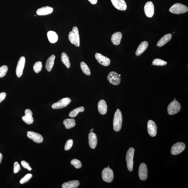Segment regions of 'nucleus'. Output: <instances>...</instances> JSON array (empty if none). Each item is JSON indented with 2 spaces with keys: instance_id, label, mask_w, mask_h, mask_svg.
<instances>
[{
  "instance_id": "nucleus-1",
  "label": "nucleus",
  "mask_w": 188,
  "mask_h": 188,
  "mask_svg": "<svg viewBox=\"0 0 188 188\" xmlns=\"http://www.w3.org/2000/svg\"><path fill=\"white\" fill-rule=\"evenodd\" d=\"M122 120L121 112L119 109H117L115 112L113 119V129L115 132H119L121 129Z\"/></svg>"
},
{
  "instance_id": "nucleus-2",
  "label": "nucleus",
  "mask_w": 188,
  "mask_h": 188,
  "mask_svg": "<svg viewBox=\"0 0 188 188\" xmlns=\"http://www.w3.org/2000/svg\"><path fill=\"white\" fill-rule=\"evenodd\" d=\"M69 41L71 44L77 47L80 46V36L79 30L77 27H74L72 31L70 32L68 35Z\"/></svg>"
},
{
  "instance_id": "nucleus-3",
  "label": "nucleus",
  "mask_w": 188,
  "mask_h": 188,
  "mask_svg": "<svg viewBox=\"0 0 188 188\" xmlns=\"http://www.w3.org/2000/svg\"><path fill=\"white\" fill-rule=\"evenodd\" d=\"M188 11L187 6L180 3H176L169 9V11L173 14H179L185 13Z\"/></svg>"
},
{
  "instance_id": "nucleus-4",
  "label": "nucleus",
  "mask_w": 188,
  "mask_h": 188,
  "mask_svg": "<svg viewBox=\"0 0 188 188\" xmlns=\"http://www.w3.org/2000/svg\"><path fill=\"white\" fill-rule=\"evenodd\" d=\"M134 148L131 147L128 149L126 153V160L127 166L129 171L130 172H132L133 169V158L134 157Z\"/></svg>"
},
{
  "instance_id": "nucleus-5",
  "label": "nucleus",
  "mask_w": 188,
  "mask_h": 188,
  "mask_svg": "<svg viewBox=\"0 0 188 188\" xmlns=\"http://www.w3.org/2000/svg\"><path fill=\"white\" fill-rule=\"evenodd\" d=\"M181 106L180 103L176 100H174L169 103L168 107V112L169 114L174 115L180 111Z\"/></svg>"
},
{
  "instance_id": "nucleus-6",
  "label": "nucleus",
  "mask_w": 188,
  "mask_h": 188,
  "mask_svg": "<svg viewBox=\"0 0 188 188\" xmlns=\"http://www.w3.org/2000/svg\"><path fill=\"white\" fill-rule=\"evenodd\" d=\"M103 180L107 183H111L114 179V173L111 169L106 168L103 169L102 172Z\"/></svg>"
},
{
  "instance_id": "nucleus-7",
  "label": "nucleus",
  "mask_w": 188,
  "mask_h": 188,
  "mask_svg": "<svg viewBox=\"0 0 188 188\" xmlns=\"http://www.w3.org/2000/svg\"><path fill=\"white\" fill-rule=\"evenodd\" d=\"M186 145L184 143L178 142L172 146L171 149V153L173 155H177L182 153L184 150Z\"/></svg>"
},
{
  "instance_id": "nucleus-8",
  "label": "nucleus",
  "mask_w": 188,
  "mask_h": 188,
  "mask_svg": "<svg viewBox=\"0 0 188 188\" xmlns=\"http://www.w3.org/2000/svg\"><path fill=\"white\" fill-rule=\"evenodd\" d=\"M108 81L114 85H119L121 82V78L118 74L115 71H111L109 73L107 77Z\"/></svg>"
},
{
  "instance_id": "nucleus-9",
  "label": "nucleus",
  "mask_w": 188,
  "mask_h": 188,
  "mask_svg": "<svg viewBox=\"0 0 188 188\" xmlns=\"http://www.w3.org/2000/svg\"><path fill=\"white\" fill-rule=\"evenodd\" d=\"M71 102V100L69 98H63L58 102L54 103L52 106V108L59 109L66 107Z\"/></svg>"
},
{
  "instance_id": "nucleus-10",
  "label": "nucleus",
  "mask_w": 188,
  "mask_h": 188,
  "mask_svg": "<svg viewBox=\"0 0 188 188\" xmlns=\"http://www.w3.org/2000/svg\"><path fill=\"white\" fill-rule=\"evenodd\" d=\"M26 59L24 56H22L18 61L16 68V75L18 77H22L25 67Z\"/></svg>"
},
{
  "instance_id": "nucleus-11",
  "label": "nucleus",
  "mask_w": 188,
  "mask_h": 188,
  "mask_svg": "<svg viewBox=\"0 0 188 188\" xmlns=\"http://www.w3.org/2000/svg\"><path fill=\"white\" fill-rule=\"evenodd\" d=\"M144 12L147 17H152L155 12V8L153 4L152 1L147 2L144 6Z\"/></svg>"
},
{
  "instance_id": "nucleus-12",
  "label": "nucleus",
  "mask_w": 188,
  "mask_h": 188,
  "mask_svg": "<svg viewBox=\"0 0 188 188\" xmlns=\"http://www.w3.org/2000/svg\"><path fill=\"white\" fill-rule=\"evenodd\" d=\"M138 174L139 178L141 181H144L147 179L148 170L147 166L145 163H141L139 166Z\"/></svg>"
},
{
  "instance_id": "nucleus-13",
  "label": "nucleus",
  "mask_w": 188,
  "mask_h": 188,
  "mask_svg": "<svg viewBox=\"0 0 188 188\" xmlns=\"http://www.w3.org/2000/svg\"><path fill=\"white\" fill-rule=\"evenodd\" d=\"M95 57L98 63L103 66H107L110 64V59L102 54L97 53L95 54Z\"/></svg>"
},
{
  "instance_id": "nucleus-14",
  "label": "nucleus",
  "mask_w": 188,
  "mask_h": 188,
  "mask_svg": "<svg viewBox=\"0 0 188 188\" xmlns=\"http://www.w3.org/2000/svg\"><path fill=\"white\" fill-rule=\"evenodd\" d=\"M27 137L32 140L34 142L38 143H41L43 142V138L41 135L37 133L33 132H27Z\"/></svg>"
},
{
  "instance_id": "nucleus-15",
  "label": "nucleus",
  "mask_w": 188,
  "mask_h": 188,
  "mask_svg": "<svg viewBox=\"0 0 188 188\" xmlns=\"http://www.w3.org/2000/svg\"><path fill=\"white\" fill-rule=\"evenodd\" d=\"M157 129L155 122L152 120H149L147 123V130L150 136L155 137L157 134Z\"/></svg>"
},
{
  "instance_id": "nucleus-16",
  "label": "nucleus",
  "mask_w": 188,
  "mask_h": 188,
  "mask_svg": "<svg viewBox=\"0 0 188 188\" xmlns=\"http://www.w3.org/2000/svg\"><path fill=\"white\" fill-rule=\"evenodd\" d=\"M113 5L117 9L125 10L127 9V5L124 0H111Z\"/></svg>"
},
{
  "instance_id": "nucleus-17",
  "label": "nucleus",
  "mask_w": 188,
  "mask_h": 188,
  "mask_svg": "<svg viewBox=\"0 0 188 188\" xmlns=\"http://www.w3.org/2000/svg\"><path fill=\"white\" fill-rule=\"evenodd\" d=\"M53 8L50 6H45L38 9L36 13L39 16H45L50 14L53 12Z\"/></svg>"
},
{
  "instance_id": "nucleus-18",
  "label": "nucleus",
  "mask_w": 188,
  "mask_h": 188,
  "mask_svg": "<svg viewBox=\"0 0 188 188\" xmlns=\"http://www.w3.org/2000/svg\"><path fill=\"white\" fill-rule=\"evenodd\" d=\"M88 139L90 147L92 149L96 148L98 142L96 134L94 132L90 133L88 134Z\"/></svg>"
},
{
  "instance_id": "nucleus-19",
  "label": "nucleus",
  "mask_w": 188,
  "mask_h": 188,
  "mask_svg": "<svg viewBox=\"0 0 188 188\" xmlns=\"http://www.w3.org/2000/svg\"><path fill=\"white\" fill-rule=\"evenodd\" d=\"M98 108L99 113L101 115H105L107 112V106L106 102L104 100L99 101L98 104Z\"/></svg>"
},
{
  "instance_id": "nucleus-20",
  "label": "nucleus",
  "mask_w": 188,
  "mask_h": 188,
  "mask_svg": "<svg viewBox=\"0 0 188 188\" xmlns=\"http://www.w3.org/2000/svg\"><path fill=\"white\" fill-rule=\"evenodd\" d=\"M172 35L171 33H168L162 37L158 42L157 46L158 47H161L167 43L172 39Z\"/></svg>"
},
{
  "instance_id": "nucleus-21",
  "label": "nucleus",
  "mask_w": 188,
  "mask_h": 188,
  "mask_svg": "<svg viewBox=\"0 0 188 188\" xmlns=\"http://www.w3.org/2000/svg\"><path fill=\"white\" fill-rule=\"evenodd\" d=\"M122 38V33L120 32H117L112 35L111 41L112 43L115 45H119Z\"/></svg>"
},
{
  "instance_id": "nucleus-22",
  "label": "nucleus",
  "mask_w": 188,
  "mask_h": 188,
  "mask_svg": "<svg viewBox=\"0 0 188 188\" xmlns=\"http://www.w3.org/2000/svg\"><path fill=\"white\" fill-rule=\"evenodd\" d=\"M149 43L147 41H143L141 42L137 48L136 51V56H139L141 55L147 49Z\"/></svg>"
},
{
  "instance_id": "nucleus-23",
  "label": "nucleus",
  "mask_w": 188,
  "mask_h": 188,
  "mask_svg": "<svg viewBox=\"0 0 188 188\" xmlns=\"http://www.w3.org/2000/svg\"><path fill=\"white\" fill-rule=\"evenodd\" d=\"M56 56L54 55H52L48 59L46 63L45 67L46 70L48 71H51L53 67L54 66L55 59Z\"/></svg>"
},
{
  "instance_id": "nucleus-24",
  "label": "nucleus",
  "mask_w": 188,
  "mask_h": 188,
  "mask_svg": "<svg viewBox=\"0 0 188 188\" xmlns=\"http://www.w3.org/2000/svg\"><path fill=\"white\" fill-rule=\"evenodd\" d=\"M79 181H72L63 183L62 187L63 188H77L79 187Z\"/></svg>"
},
{
  "instance_id": "nucleus-25",
  "label": "nucleus",
  "mask_w": 188,
  "mask_h": 188,
  "mask_svg": "<svg viewBox=\"0 0 188 188\" xmlns=\"http://www.w3.org/2000/svg\"><path fill=\"white\" fill-rule=\"evenodd\" d=\"M47 36L48 40L52 43H56L58 41V35L55 32L50 31L48 32Z\"/></svg>"
},
{
  "instance_id": "nucleus-26",
  "label": "nucleus",
  "mask_w": 188,
  "mask_h": 188,
  "mask_svg": "<svg viewBox=\"0 0 188 188\" xmlns=\"http://www.w3.org/2000/svg\"><path fill=\"white\" fill-rule=\"evenodd\" d=\"M63 124L65 125V128L68 129L73 128L75 126V121L74 119H67L63 121Z\"/></svg>"
},
{
  "instance_id": "nucleus-27",
  "label": "nucleus",
  "mask_w": 188,
  "mask_h": 188,
  "mask_svg": "<svg viewBox=\"0 0 188 188\" xmlns=\"http://www.w3.org/2000/svg\"><path fill=\"white\" fill-rule=\"evenodd\" d=\"M61 60L63 64L68 68H69L71 66V63L69 62V56L65 52H63L61 56Z\"/></svg>"
},
{
  "instance_id": "nucleus-28",
  "label": "nucleus",
  "mask_w": 188,
  "mask_h": 188,
  "mask_svg": "<svg viewBox=\"0 0 188 188\" xmlns=\"http://www.w3.org/2000/svg\"><path fill=\"white\" fill-rule=\"evenodd\" d=\"M84 110H85V108L83 106L77 108L69 113V117H77L79 113L84 111Z\"/></svg>"
},
{
  "instance_id": "nucleus-29",
  "label": "nucleus",
  "mask_w": 188,
  "mask_h": 188,
  "mask_svg": "<svg viewBox=\"0 0 188 188\" xmlns=\"http://www.w3.org/2000/svg\"><path fill=\"white\" fill-rule=\"evenodd\" d=\"M80 66L82 71L84 74L88 76L91 75L90 68L86 63L83 62H81L80 63Z\"/></svg>"
},
{
  "instance_id": "nucleus-30",
  "label": "nucleus",
  "mask_w": 188,
  "mask_h": 188,
  "mask_svg": "<svg viewBox=\"0 0 188 188\" xmlns=\"http://www.w3.org/2000/svg\"><path fill=\"white\" fill-rule=\"evenodd\" d=\"M22 120L25 123L30 125L33 123L34 120L32 116L25 115L22 117Z\"/></svg>"
},
{
  "instance_id": "nucleus-31",
  "label": "nucleus",
  "mask_w": 188,
  "mask_h": 188,
  "mask_svg": "<svg viewBox=\"0 0 188 188\" xmlns=\"http://www.w3.org/2000/svg\"><path fill=\"white\" fill-rule=\"evenodd\" d=\"M166 62L165 61L160 59H156L154 60L152 62V65L157 66H164L167 64Z\"/></svg>"
},
{
  "instance_id": "nucleus-32",
  "label": "nucleus",
  "mask_w": 188,
  "mask_h": 188,
  "mask_svg": "<svg viewBox=\"0 0 188 188\" xmlns=\"http://www.w3.org/2000/svg\"><path fill=\"white\" fill-rule=\"evenodd\" d=\"M42 63L41 62H38L35 63L33 66V69L36 73L40 72L42 70Z\"/></svg>"
},
{
  "instance_id": "nucleus-33",
  "label": "nucleus",
  "mask_w": 188,
  "mask_h": 188,
  "mask_svg": "<svg viewBox=\"0 0 188 188\" xmlns=\"http://www.w3.org/2000/svg\"><path fill=\"white\" fill-rule=\"evenodd\" d=\"M71 164L77 169L81 168L82 166L81 162L80 161L77 159H73L71 161Z\"/></svg>"
},
{
  "instance_id": "nucleus-34",
  "label": "nucleus",
  "mask_w": 188,
  "mask_h": 188,
  "mask_svg": "<svg viewBox=\"0 0 188 188\" xmlns=\"http://www.w3.org/2000/svg\"><path fill=\"white\" fill-rule=\"evenodd\" d=\"M8 69L7 65H4L0 67V78L3 77L6 75Z\"/></svg>"
},
{
  "instance_id": "nucleus-35",
  "label": "nucleus",
  "mask_w": 188,
  "mask_h": 188,
  "mask_svg": "<svg viewBox=\"0 0 188 188\" xmlns=\"http://www.w3.org/2000/svg\"><path fill=\"white\" fill-rule=\"evenodd\" d=\"M32 177L33 175L31 174H29L26 175L24 178L21 179L20 181V183L21 184H24L28 182Z\"/></svg>"
},
{
  "instance_id": "nucleus-36",
  "label": "nucleus",
  "mask_w": 188,
  "mask_h": 188,
  "mask_svg": "<svg viewBox=\"0 0 188 188\" xmlns=\"http://www.w3.org/2000/svg\"><path fill=\"white\" fill-rule=\"evenodd\" d=\"M73 144V141L72 139H69L68 140L65 146L64 149L65 151H68L71 149Z\"/></svg>"
},
{
  "instance_id": "nucleus-37",
  "label": "nucleus",
  "mask_w": 188,
  "mask_h": 188,
  "mask_svg": "<svg viewBox=\"0 0 188 188\" xmlns=\"http://www.w3.org/2000/svg\"><path fill=\"white\" fill-rule=\"evenodd\" d=\"M13 172L15 174H16L20 172L21 170V167L19 164L17 162L14 163V164Z\"/></svg>"
},
{
  "instance_id": "nucleus-38",
  "label": "nucleus",
  "mask_w": 188,
  "mask_h": 188,
  "mask_svg": "<svg viewBox=\"0 0 188 188\" xmlns=\"http://www.w3.org/2000/svg\"><path fill=\"white\" fill-rule=\"evenodd\" d=\"M21 164H22V166L24 167L25 168L27 169L29 171H30L32 170V168L29 165V164L28 162L25 161H22L21 162Z\"/></svg>"
},
{
  "instance_id": "nucleus-39",
  "label": "nucleus",
  "mask_w": 188,
  "mask_h": 188,
  "mask_svg": "<svg viewBox=\"0 0 188 188\" xmlns=\"http://www.w3.org/2000/svg\"><path fill=\"white\" fill-rule=\"evenodd\" d=\"M6 96V93L3 92L0 93V103L5 99Z\"/></svg>"
},
{
  "instance_id": "nucleus-40",
  "label": "nucleus",
  "mask_w": 188,
  "mask_h": 188,
  "mask_svg": "<svg viewBox=\"0 0 188 188\" xmlns=\"http://www.w3.org/2000/svg\"><path fill=\"white\" fill-rule=\"evenodd\" d=\"M25 115L33 116L32 112L30 109H27L25 110Z\"/></svg>"
},
{
  "instance_id": "nucleus-41",
  "label": "nucleus",
  "mask_w": 188,
  "mask_h": 188,
  "mask_svg": "<svg viewBox=\"0 0 188 188\" xmlns=\"http://www.w3.org/2000/svg\"><path fill=\"white\" fill-rule=\"evenodd\" d=\"M92 4H96L97 3L98 0H88Z\"/></svg>"
},
{
  "instance_id": "nucleus-42",
  "label": "nucleus",
  "mask_w": 188,
  "mask_h": 188,
  "mask_svg": "<svg viewBox=\"0 0 188 188\" xmlns=\"http://www.w3.org/2000/svg\"><path fill=\"white\" fill-rule=\"evenodd\" d=\"M2 158H3V155L1 153H0V164L1 163Z\"/></svg>"
},
{
  "instance_id": "nucleus-43",
  "label": "nucleus",
  "mask_w": 188,
  "mask_h": 188,
  "mask_svg": "<svg viewBox=\"0 0 188 188\" xmlns=\"http://www.w3.org/2000/svg\"><path fill=\"white\" fill-rule=\"evenodd\" d=\"M94 130V129H92L90 131V133L93 132Z\"/></svg>"
},
{
  "instance_id": "nucleus-44",
  "label": "nucleus",
  "mask_w": 188,
  "mask_h": 188,
  "mask_svg": "<svg viewBox=\"0 0 188 188\" xmlns=\"http://www.w3.org/2000/svg\"><path fill=\"white\" fill-rule=\"evenodd\" d=\"M108 168H109V166H108Z\"/></svg>"
},
{
  "instance_id": "nucleus-45",
  "label": "nucleus",
  "mask_w": 188,
  "mask_h": 188,
  "mask_svg": "<svg viewBox=\"0 0 188 188\" xmlns=\"http://www.w3.org/2000/svg\"><path fill=\"white\" fill-rule=\"evenodd\" d=\"M119 75L120 76H120H121V75Z\"/></svg>"
}]
</instances>
